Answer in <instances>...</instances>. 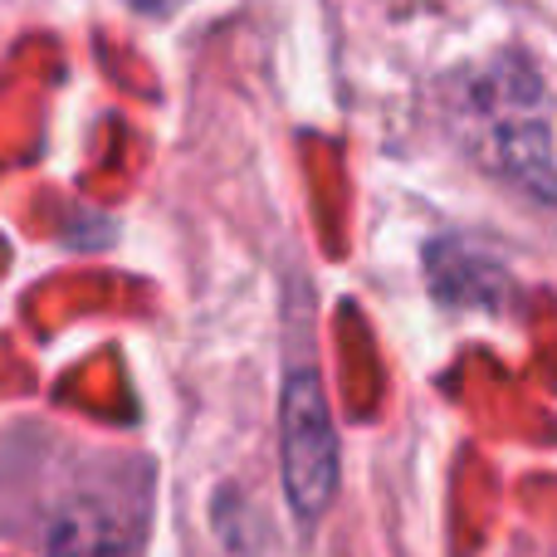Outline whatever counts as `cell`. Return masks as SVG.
Listing matches in <instances>:
<instances>
[{
	"mask_svg": "<svg viewBox=\"0 0 557 557\" xmlns=\"http://www.w3.org/2000/svg\"><path fill=\"white\" fill-rule=\"evenodd\" d=\"M278 460H284L288 509L304 523L323 519L337 494V431L327 411L323 382L313 367H294L278 406Z\"/></svg>",
	"mask_w": 557,
	"mask_h": 557,
	"instance_id": "obj_2",
	"label": "cell"
},
{
	"mask_svg": "<svg viewBox=\"0 0 557 557\" xmlns=\"http://www.w3.org/2000/svg\"><path fill=\"white\" fill-rule=\"evenodd\" d=\"M133 10H143V15H166V10H176L182 0H127Z\"/></svg>",
	"mask_w": 557,
	"mask_h": 557,
	"instance_id": "obj_3",
	"label": "cell"
},
{
	"mask_svg": "<svg viewBox=\"0 0 557 557\" xmlns=\"http://www.w3.org/2000/svg\"><path fill=\"white\" fill-rule=\"evenodd\" d=\"M455 133L470 157L499 182L533 201H557V157L548 98L523 59L504 54L460 78L455 88Z\"/></svg>",
	"mask_w": 557,
	"mask_h": 557,
	"instance_id": "obj_1",
	"label": "cell"
}]
</instances>
